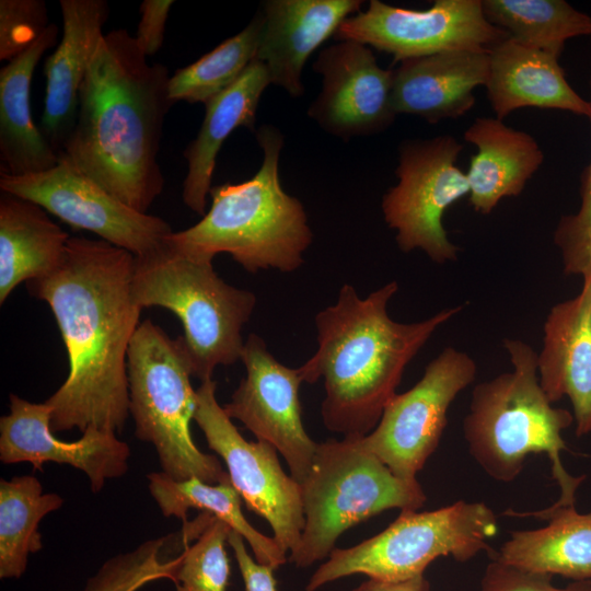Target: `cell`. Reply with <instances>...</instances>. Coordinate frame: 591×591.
I'll list each match as a JSON object with an SVG mask.
<instances>
[{"label": "cell", "instance_id": "cell-20", "mask_svg": "<svg viewBox=\"0 0 591 591\" xmlns=\"http://www.w3.org/2000/svg\"><path fill=\"white\" fill-rule=\"evenodd\" d=\"M62 36L44 65L46 90L42 132L59 153L78 113L81 85L105 34L104 0H60Z\"/></svg>", "mask_w": 591, "mask_h": 591}, {"label": "cell", "instance_id": "cell-33", "mask_svg": "<svg viewBox=\"0 0 591 591\" xmlns=\"http://www.w3.org/2000/svg\"><path fill=\"white\" fill-rule=\"evenodd\" d=\"M205 523L192 541L182 540L176 591H227L230 564L225 543L231 528L211 513L205 512Z\"/></svg>", "mask_w": 591, "mask_h": 591}, {"label": "cell", "instance_id": "cell-25", "mask_svg": "<svg viewBox=\"0 0 591 591\" xmlns=\"http://www.w3.org/2000/svg\"><path fill=\"white\" fill-rule=\"evenodd\" d=\"M59 30L49 24L22 54L0 70L1 172L24 175L55 166L59 153L35 125L31 109L34 70L45 51L57 43Z\"/></svg>", "mask_w": 591, "mask_h": 591}, {"label": "cell", "instance_id": "cell-4", "mask_svg": "<svg viewBox=\"0 0 591 591\" xmlns=\"http://www.w3.org/2000/svg\"><path fill=\"white\" fill-rule=\"evenodd\" d=\"M256 139L263 150L256 174L239 184L211 187V206L201 220L173 232L167 240L198 260L212 262L216 255L227 253L248 273L269 268L294 271L304 262L313 233L303 205L280 184V130L263 125Z\"/></svg>", "mask_w": 591, "mask_h": 591}, {"label": "cell", "instance_id": "cell-24", "mask_svg": "<svg viewBox=\"0 0 591 591\" xmlns=\"http://www.w3.org/2000/svg\"><path fill=\"white\" fill-rule=\"evenodd\" d=\"M269 84L265 65L254 59L235 82L205 104L200 129L183 153L187 172L182 198L194 212L205 216L220 148L239 127L254 131L257 107Z\"/></svg>", "mask_w": 591, "mask_h": 591}, {"label": "cell", "instance_id": "cell-38", "mask_svg": "<svg viewBox=\"0 0 591 591\" xmlns=\"http://www.w3.org/2000/svg\"><path fill=\"white\" fill-rule=\"evenodd\" d=\"M228 544L234 553L244 581L245 591H277V580L274 576V570L276 569L257 563L248 554L244 538L239 533L231 530L228 536Z\"/></svg>", "mask_w": 591, "mask_h": 591}, {"label": "cell", "instance_id": "cell-7", "mask_svg": "<svg viewBox=\"0 0 591 591\" xmlns=\"http://www.w3.org/2000/svg\"><path fill=\"white\" fill-rule=\"evenodd\" d=\"M127 372L135 434L153 444L162 472L175 480L197 477L208 484L229 478L218 457L201 452L192 437L197 392L183 336L171 338L147 318L131 339Z\"/></svg>", "mask_w": 591, "mask_h": 591}, {"label": "cell", "instance_id": "cell-19", "mask_svg": "<svg viewBox=\"0 0 591 591\" xmlns=\"http://www.w3.org/2000/svg\"><path fill=\"white\" fill-rule=\"evenodd\" d=\"M543 329L540 384L552 403L569 398L576 436H586L591 432V278L576 297L551 309Z\"/></svg>", "mask_w": 591, "mask_h": 591}, {"label": "cell", "instance_id": "cell-22", "mask_svg": "<svg viewBox=\"0 0 591 591\" xmlns=\"http://www.w3.org/2000/svg\"><path fill=\"white\" fill-rule=\"evenodd\" d=\"M485 88L500 120L522 107L566 111L588 119L591 116L590 102L571 88L557 57L510 37L489 50Z\"/></svg>", "mask_w": 591, "mask_h": 591}, {"label": "cell", "instance_id": "cell-27", "mask_svg": "<svg viewBox=\"0 0 591 591\" xmlns=\"http://www.w3.org/2000/svg\"><path fill=\"white\" fill-rule=\"evenodd\" d=\"M71 236L37 204L0 197V303L23 281L43 277L65 258Z\"/></svg>", "mask_w": 591, "mask_h": 591}, {"label": "cell", "instance_id": "cell-26", "mask_svg": "<svg viewBox=\"0 0 591 591\" xmlns=\"http://www.w3.org/2000/svg\"><path fill=\"white\" fill-rule=\"evenodd\" d=\"M525 515L547 521L540 529L513 531L490 556L505 564L572 581L591 580V511L548 507Z\"/></svg>", "mask_w": 591, "mask_h": 591}, {"label": "cell", "instance_id": "cell-31", "mask_svg": "<svg viewBox=\"0 0 591 591\" xmlns=\"http://www.w3.org/2000/svg\"><path fill=\"white\" fill-rule=\"evenodd\" d=\"M262 24L259 11L237 34L177 69L169 82L171 101L206 104L235 82L256 57Z\"/></svg>", "mask_w": 591, "mask_h": 591}, {"label": "cell", "instance_id": "cell-17", "mask_svg": "<svg viewBox=\"0 0 591 591\" xmlns=\"http://www.w3.org/2000/svg\"><path fill=\"white\" fill-rule=\"evenodd\" d=\"M51 408L10 394V413L0 418V460L4 464L30 463L43 471L47 462L82 471L93 493L107 479L128 471L129 445L116 433L88 427L76 441H62L51 429Z\"/></svg>", "mask_w": 591, "mask_h": 591}, {"label": "cell", "instance_id": "cell-9", "mask_svg": "<svg viewBox=\"0 0 591 591\" xmlns=\"http://www.w3.org/2000/svg\"><path fill=\"white\" fill-rule=\"evenodd\" d=\"M497 517L484 502L459 500L425 512L402 511L384 531L349 548H334L311 576L305 591L355 573L383 581L424 576L441 556L467 561L488 548Z\"/></svg>", "mask_w": 591, "mask_h": 591}, {"label": "cell", "instance_id": "cell-35", "mask_svg": "<svg viewBox=\"0 0 591 591\" xmlns=\"http://www.w3.org/2000/svg\"><path fill=\"white\" fill-rule=\"evenodd\" d=\"M49 24L43 0H1L0 60L10 61L22 54Z\"/></svg>", "mask_w": 591, "mask_h": 591}, {"label": "cell", "instance_id": "cell-23", "mask_svg": "<svg viewBox=\"0 0 591 591\" xmlns=\"http://www.w3.org/2000/svg\"><path fill=\"white\" fill-rule=\"evenodd\" d=\"M464 139L477 148L465 174L468 201L480 215L490 213L506 197L519 196L544 161L543 151L530 134L496 117H477L465 130Z\"/></svg>", "mask_w": 591, "mask_h": 591}, {"label": "cell", "instance_id": "cell-13", "mask_svg": "<svg viewBox=\"0 0 591 591\" xmlns=\"http://www.w3.org/2000/svg\"><path fill=\"white\" fill-rule=\"evenodd\" d=\"M475 376L476 363L468 354L444 348L412 389L391 398L375 428L360 438L361 443L396 476L417 479L439 445L450 405Z\"/></svg>", "mask_w": 591, "mask_h": 591}, {"label": "cell", "instance_id": "cell-5", "mask_svg": "<svg viewBox=\"0 0 591 591\" xmlns=\"http://www.w3.org/2000/svg\"><path fill=\"white\" fill-rule=\"evenodd\" d=\"M503 345L512 370L474 386L462 425L468 451L487 475L503 483L518 477L530 454L545 453L560 489L552 506H575L584 476H571L560 457L567 449L563 431L573 415L554 407L543 391L536 351L520 339L506 338Z\"/></svg>", "mask_w": 591, "mask_h": 591}, {"label": "cell", "instance_id": "cell-12", "mask_svg": "<svg viewBox=\"0 0 591 591\" xmlns=\"http://www.w3.org/2000/svg\"><path fill=\"white\" fill-rule=\"evenodd\" d=\"M216 391L212 379L201 382L196 390L194 420L208 447L224 461L246 508L269 523L273 537L285 553H293L301 543L305 522L300 485L283 472L271 444L242 437L218 403Z\"/></svg>", "mask_w": 591, "mask_h": 591}, {"label": "cell", "instance_id": "cell-10", "mask_svg": "<svg viewBox=\"0 0 591 591\" xmlns=\"http://www.w3.org/2000/svg\"><path fill=\"white\" fill-rule=\"evenodd\" d=\"M463 148L451 135L399 144L398 182L383 195L381 208L402 252L419 248L438 264L457 259L460 248L448 237L442 216L470 193L466 174L456 165Z\"/></svg>", "mask_w": 591, "mask_h": 591}, {"label": "cell", "instance_id": "cell-16", "mask_svg": "<svg viewBox=\"0 0 591 591\" xmlns=\"http://www.w3.org/2000/svg\"><path fill=\"white\" fill-rule=\"evenodd\" d=\"M313 69L322 90L308 114L328 134L347 141L394 123L393 71L379 66L369 46L339 40L320 51Z\"/></svg>", "mask_w": 591, "mask_h": 591}, {"label": "cell", "instance_id": "cell-15", "mask_svg": "<svg viewBox=\"0 0 591 591\" xmlns=\"http://www.w3.org/2000/svg\"><path fill=\"white\" fill-rule=\"evenodd\" d=\"M241 360L246 375L223 406L231 419L241 421L257 440L268 442L286 460L300 485L309 475L317 443L302 422L299 368H288L268 350L264 339L250 334Z\"/></svg>", "mask_w": 591, "mask_h": 591}, {"label": "cell", "instance_id": "cell-21", "mask_svg": "<svg viewBox=\"0 0 591 591\" xmlns=\"http://www.w3.org/2000/svg\"><path fill=\"white\" fill-rule=\"evenodd\" d=\"M393 71L396 114L436 124L456 119L475 105L474 90L487 82L489 51L451 50L406 59Z\"/></svg>", "mask_w": 591, "mask_h": 591}, {"label": "cell", "instance_id": "cell-14", "mask_svg": "<svg viewBox=\"0 0 591 591\" xmlns=\"http://www.w3.org/2000/svg\"><path fill=\"white\" fill-rule=\"evenodd\" d=\"M334 37L385 51L401 62L451 50L489 51L509 35L487 21L482 0H436L426 10L371 0Z\"/></svg>", "mask_w": 591, "mask_h": 591}, {"label": "cell", "instance_id": "cell-1", "mask_svg": "<svg viewBox=\"0 0 591 591\" xmlns=\"http://www.w3.org/2000/svg\"><path fill=\"white\" fill-rule=\"evenodd\" d=\"M135 256L103 240L70 237L61 264L30 280L61 333L69 373L45 403L54 432L95 427L120 432L129 413L127 357L139 326Z\"/></svg>", "mask_w": 591, "mask_h": 591}, {"label": "cell", "instance_id": "cell-29", "mask_svg": "<svg viewBox=\"0 0 591 591\" xmlns=\"http://www.w3.org/2000/svg\"><path fill=\"white\" fill-rule=\"evenodd\" d=\"M63 499L44 494L33 475L14 476L0 482V578L18 579L27 565L28 555L42 549L38 531L42 519L58 510Z\"/></svg>", "mask_w": 591, "mask_h": 591}, {"label": "cell", "instance_id": "cell-6", "mask_svg": "<svg viewBox=\"0 0 591 591\" xmlns=\"http://www.w3.org/2000/svg\"><path fill=\"white\" fill-rule=\"evenodd\" d=\"M132 296L142 309L161 306L179 318L193 376L201 382L212 379L218 366L241 359L242 328L256 297L227 283L212 262L192 258L166 239L153 252L135 256Z\"/></svg>", "mask_w": 591, "mask_h": 591}, {"label": "cell", "instance_id": "cell-37", "mask_svg": "<svg viewBox=\"0 0 591 591\" xmlns=\"http://www.w3.org/2000/svg\"><path fill=\"white\" fill-rule=\"evenodd\" d=\"M173 3V0H144L140 4L135 39L147 57L159 51L163 44L166 19Z\"/></svg>", "mask_w": 591, "mask_h": 591}, {"label": "cell", "instance_id": "cell-34", "mask_svg": "<svg viewBox=\"0 0 591 591\" xmlns=\"http://www.w3.org/2000/svg\"><path fill=\"white\" fill-rule=\"evenodd\" d=\"M591 105V78H590ZM591 121V116L589 118ZM580 206L563 216L554 232V243L560 251L564 273L591 278V160L581 175Z\"/></svg>", "mask_w": 591, "mask_h": 591}, {"label": "cell", "instance_id": "cell-39", "mask_svg": "<svg viewBox=\"0 0 591 591\" xmlns=\"http://www.w3.org/2000/svg\"><path fill=\"white\" fill-rule=\"evenodd\" d=\"M352 591H430V586L424 576L404 581H383L369 578Z\"/></svg>", "mask_w": 591, "mask_h": 591}, {"label": "cell", "instance_id": "cell-30", "mask_svg": "<svg viewBox=\"0 0 591 591\" xmlns=\"http://www.w3.org/2000/svg\"><path fill=\"white\" fill-rule=\"evenodd\" d=\"M487 21L514 42L557 58L568 39L590 35L591 16L564 0H482Z\"/></svg>", "mask_w": 591, "mask_h": 591}, {"label": "cell", "instance_id": "cell-28", "mask_svg": "<svg viewBox=\"0 0 591 591\" xmlns=\"http://www.w3.org/2000/svg\"><path fill=\"white\" fill-rule=\"evenodd\" d=\"M147 477L149 491L164 517H175L184 524L190 509L211 513L250 544L257 563L275 569L287 563V553L275 538L262 534L245 519L241 496L230 477L218 484H208L197 477L175 480L163 472H152Z\"/></svg>", "mask_w": 591, "mask_h": 591}, {"label": "cell", "instance_id": "cell-36", "mask_svg": "<svg viewBox=\"0 0 591 591\" xmlns=\"http://www.w3.org/2000/svg\"><path fill=\"white\" fill-rule=\"evenodd\" d=\"M552 579V575L521 569L491 557L480 580V591H591V580L558 588Z\"/></svg>", "mask_w": 591, "mask_h": 591}, {"label": "cell", "instance_id": "cell-11", "mask_svg": "<svg viewBox=\"0 0 591 591\" xmlns=\"http://www.w3.org/2000/svg\"><path fill=\"white\" fill-rule=\"evenodd\" d=\"M0 189L33 201L68 225L90 231L134 256L153 252L174 232L162 218L135 210L117 199L62 152L57 164L43 172H0Z\"/></svg>", "mask_w": 591, "mask_h": 591}, {"label": "cell", "instance_id": "cell-2", "mask_svg": "<svg viewBox=\"0 0 591 591\" xmlns=\"http://www.w3.org/2000/svg\"><path fill=\"white\" fill-rule=\"evenodd\" d=\"M171 76L150 63L126 30L104 35L80 89L60 152L117 199L147 213L163 192L158 162Z\"/></svg>", "mask_w": 591, "mask_h": 591}, {"label": "cell", "instance_id": "cell-8", "mask_svg": "<svg viewBox=\"0 0 591 591\" xmlns=\"http://www.w3.org/2000/svg\"><path fill=\"white\" fill-rule=\"evenodd\" d=\"M360 438L317 443L312 468L300 484L305 520L301 543L288 557L299 568L328 557L351 526L389 509L417 511L427 500L417 479L396 476Z\"/></svg>", "mask_w": 591, "mask_h": 591}, {"label": "cell", "instance_id": "cell-32", "mask_svg": "<svg viewBox=\"0 0 591 591\" xmlns=\"http://www.w3.org/2000/svg\"><path fill=\"white\" fill-rule=\"evenodd\" d=\"M169 544V537L149 540L107 559L83 591H139L153 581L174 582L182 555L171 556Z\"/></svg>", "mask_w": 591, "mask_h": 591}, {"label": "cell", "instance_id": "cell-18", "mask_svg": "<svg viewBox=\"0 0 591 591\" xmlns=\"http://www.w3.org/2000/svg\"><path fill=\"white\" fill-rule=\"evenodd\" d=\"M361 0H267L255 59L271 84L291 96L304 94L302 71L312 53L335 35L340 24L361 11Z\"/></svg>", "mask_w": 591, "mask_h": 591}, {"label": "cell", "instance_id": "cell-3", "mask_svg": "<svg viewBox=\"0 0 591 591\" xmlns=\"http://www.w3.org/2000/svg\"><path fill=\"white\" fill-rule=\"evenodd\" d=\"M397 290L398 283L391 281L362 299L346 283L337 301L315 316L317 349L299 370L305 383L324 379L321 416L332 432L369 434L396 394L406 366L462 310L459 305L424 321L399 323L387 313Z\"/></svg>", "mask_w": 591, "mask_h": 591}]
</instances>
